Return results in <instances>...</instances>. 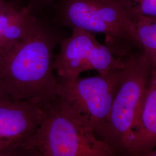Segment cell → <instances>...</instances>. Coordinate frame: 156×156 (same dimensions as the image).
Wrapping results in <instances>:
<instances>
[{
    "label": "cell",
    "instance_id": "cell-1",
    "mask_svg": "<svg viewBox=\"0 0 156 156\" xmlns=\"http://www.w3.org/2000/svg\"><path fill=\"white\" fill-rule=\"evenodd\" d=\"M65 37L53 19L37 13L24 38L0 48V86L11 99L45 108L56 98L53 52Z\"/></svg>",
    "mask_w": 156,
    "mask_h": 156
},
{
    "label": "cell",
    "instance_id": "cell-2",
    "mask_svg": "<svg viewBox=\"0 0 156 156\" xmlns=\"http://www.w3.org/2000/svg\"><path fill=\"white\" fill-rule=\"evenodd\" d=\"M45 109L39 127L22 142L20 156H116L89 121L62 98L57 96Z\"/></svg>",
    "mask_w": 156,
    "mask_h": 156
},
{
    "label": "cell",
    "instance_id": "cell-3",
    "mask_svg": "<svg viewBox=\"0 0 156 156\" xmlns=\"http://www.w3.org/2000/svg\"><path fill=\"white\" fill-rule=\"evenodd\" d=\"M51 9L60 27L104 34L105 44L118 49L142 51L135 23L116 0H57Z\"/></svg>",
    "mask_w": 156,
    "mask_h": 156
},
{
    "label": "cell",
    "instance_id": "cell-4",
    "mask_svg": "<svg viewBox=\"0 0 156 156\" xmlns=\"http://www.w3.org/2000/svg\"><path fill=\"white\" fill-rule=\"evenodd\" d=\"M152 68L142 51L128 57L108 120L98 135L115 154H126L140 114Z\"/></svg>",
    "mask_w": 156,
    "mask_h": 156
},
{
    "label": "cell",
    "instance_id": "cell-5",
    "mask_svg": "<svg viewBox=\"0 0 156 156\" xmlns=\"http://www.w3.org/2000/svg\"><path fill=\"white\" fill-rule=\"evenodd\" d=\"M59 45L53 67L58 82L62 83L73 82L85 71L105 75L123 69L128 57L117 56L106 44L99 42L94 34L80 28L72 29L71 35L65 37Z\"/></svg>",
    "mask_w": 156,
    "mask_h": 156
},
{
    "label": "cell",
    "instance_id": "cell-6",
    "mask_svg": "<svg viewBox=\"0 0 156 156\" xmlns=\"http://www.w3.org/2000/svg\"><path fill=\"white\" fill-rule=\"evenodd\" d=\"M124 68L105 75L79 77L73 82L58 84L57 96L89 121L97 137L108 120Z\"/></svg>",
    "mask_w": 156,
    "mask_h": 156
},
{
    "label": "cell",
    "instance_id": "cell-7",
    "mask_svg": "<svg viewBox=\"0 0 156 156\" xmlns=\"http://www.w3.org/2000/svg\"><path fill=\"white\" fill-rule=\"evenodd\" d=\"M45 108L27 101L0 100V140L23 142L39 127Z\"/></svg>",
    "mask_w": 156,
    "mask_h": 156
},
{
    "label": "cell",
    "instance_id": "cell-8",
    "mask_svg": "<svg viewBox=\"0 0 156 156\" xmlns=\"http://www.w3.org/2000/svg\"><path fill=\"white\" fill-rule=\"evenodd\" d=\"M156 147V68L152 69L137 121L126 154L147 156Z\"/></svg>",
    "mask_w": 156,
    "mask_h": 156
},
{
    "label": "cell",
    "instance_id": "cell-9",
    "mask_svg": "<svg viewBox=\"0 0 156 156\" xmlns=\"http://www.w3.org/2000/svg\"><path fill=\"white\" fill-rule=\"evenodd\" d=\"M142 51L151 63L152 69L156 68V18L139 17L133 19Z\"/></svg>",
    "mask_w": 156,
    "mask_h": 156
},
{
    "label": "cell",
    "instance_id": "cell-10",
    "mask_svg": "<svg viewBox=\"0 0 156 156\" xmlns=\"http://www.w3.org/2000/svg\"><path fill=\"white\" fill-rule=\"evenodd\" d=\"M133 19L139 17L156 18V0H116Z\"/></svg>",
    "mask_w": 156,
    "mask_h": 156
},
{
    "label": "cell",
    "instance_id": "cell-11",
    "mask_svg": "<svg viewBox=\"0 0 156 156\" xmlns=\"http://www.w3.org/2000/svg\"><path fill=\"white\" fill-rule=\"evenodd\" d=\"M22 6L19 8L0 13V48L4 45V38L9 26L19 15Z\"/></svg>",
    "mask_w": 156,
    "mask_h": 156
},
{
    "label": "cell",
    "instance_id": "cell-12",
    "mask_svg": "<svg viewBox=\"0 0 156 156\" xmlns=\"http://www.w3.org/2000/svg\"><path fill=\"white\" fill-rule=\"evenodd\" d=\"M22 141L0 140V156H20Z\"/></svg>",
    "mask_w": 156,
    "mask_h": 156
},
{
    "label": "cell",
    "instance_id": "cell-13",
    "mask_svg": "<svg viewBox=\"0 0 156 156\" xmlns=\"http://www.w3.org/2000/svg\"><path fill=\"white\" fill-rule=\"evenodd\" d=\"M57 0H28L27 4L38 14H43L46 9L51 8Z\"/></svg>",
    "mask_w": 156,
    "mask_h": 156
},
{
    "label": "cell",
    "instance_id": "cell-14",
    "mask_svg": "<svg viewBox=\"0 0 156 156\" xmlns=\"http://www.w3.org/2000/svg\"><path fill=\"white\" fill-rule=\"evenodd\" d=\"M21 3L13 0H0V13L9 11L21 7Z\"/></svg>",
    "mask_w": 156,
    "mask_h": 156
},
{
    "label": "cell",
    "instance_id": "cell-15",
    "mask_svg": "<svg viewBox=\"0 0 156 156\" xmlns=\"http://www.w3.org/2000/svg\"><path fill=\"white\" fill-rule=\"evenodd\" d=\"M6 98H11L6 94L4 92V91L2 89V88L0 86V100L1 99H6Z\"/></svg>",
    "mask_w": 156,
    "mask_h": 156
},
{
    "label": "cell",
    "instance_id": "cell-16",
    "mask_svg": "<svg viewBox=\"0 0 156 156\" xmlns=\"http://www.w3.org/2000/svg\"><path fill=\"white\" fill-rule=\"evenodd\" d=\"M147 156H156V147L154 150L149 153Z\"/></svg>",
    "mask_w": 156,
    "mask_h": 156
},
{
    "label": "cell",
    "instance_id": "cell-17",
    "mask_svg": "<svg viewBox=\"0 0 156 156\" xmlns=\"http://www.w3.org/2000/svg\"><path fill=\"white\" fill-rule=\"evenodd\" d=\"M13 1H17V2H19L20 3H21V2L22 1V0H13Z\"/></svg>",
    "mask_w": 156,
    "mask_h": 156
}]
</instances>
